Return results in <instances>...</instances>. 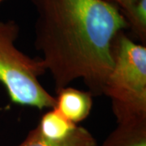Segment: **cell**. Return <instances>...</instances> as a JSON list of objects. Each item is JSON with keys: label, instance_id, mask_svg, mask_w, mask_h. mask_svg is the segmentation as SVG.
Returning a JSON list of instances; mask_svg holds the SVG:
<instances>
[{"label": "cell", "instance_id": "6da1fadb", "mask_svg": "<svg viewBox=\"0 0 146 146\" xmlns=\"http://www.w3.org/2000/svg\"><path fill=\"white\" fill-rule=\"evenodd\" d=\"M36 13L34 46L56 91L82 80L102 95L112 68V43L127 29L120 10L105 0H30Z\"/></svg>", "mask_w": 146, "mask_h": 146}, {"label": "cell", "instance_id": "7a4b0ae2", "mask_svg": "<svg viewBox=\"0 0 146 146\" xmlns=\"http://www.w3.org/2000/svg\"><path fill=\"white\" fill-rule=\"evenodd\" d=\"M112 60L102 95L110 100L117 123L146 119V46L119 32L112 43Z\"/></svg>", "mask_w": 146, "mask_h": 146}, {"label": "cell", "instance_id": "3957f363", "mask_svg": "<svg viewBox=\"0 0 146 146\" xmlns=\"http://www.w3.org/2000/svg\"><path fill=\"white\" fill-rule=\"evenodd\" d=\"M20 26L15 21H0V83L12 103L36 109H52L55 98L39 78L46 72L42 60L32 58L16 46Z\"/></svg>", "mask_w": 146, "mask_h": 146}, {"label": "cell", "instance_id": "277c9868", "mask_svg": "<svg viewBox=\"0 0 146 146\" xmlns=\"http://www.w3.org/2000/svg\"><path fill=\"white\" fill-rule=\"evenodd\" d=\"M56 93L54 108L66 119L77 124L89 117L94 104V96L90 92L66 86Z\"/></svg>", "mask_w": 146, "mask_h": 146}, {"label": "cell", "instance_id": "5b68a950", "mask_svg": "<svg viewBox=\"0 0 146 146\" xmlns=\"http://www.w3.org/2000/svg\"><path fill=\"white\" fill-rule=\"evenodd\" d=\"M117 124L102 146H146V119Z\"/></svg>", "mask_w": 146, "mask_h": 146}, {"label": "cell", "instance_id": "8992f818", "mask_svg": "<svg viewBox=\"0 0 146 146\" xmlns=\"http://www.w3.org/2000/svg\"><path fill=\"white\" fill-rule=\"evenodd\" d=\"M18 146H98V143L91 132L80 126H77L67 139L58 141L44 137L36 127L28 133Z\"/></svg>", "mask_w": 146, "mask_h": 146}, {"label": "cell", "instance_id": "52a82bcc", "mask_svg": "<svg viewBox=\"0 0 146 146\" xmlns=\"http://www.w3.org/2000/svg\"><path fill=\"white\" fill-rule=\"evenodd\" d=\"M77 124L66 119L54 108L42 115L36 126L42 136L51 141H63L72 134Z\"/></svg>", "mask_w": 146, "mask_h": 146}, {"label": "cell", "instance_id": "ba28073f", "mask_svg": "<svg viewBox=\"0 0 146 146\" xmlns=\"http://www.w3.org/2000/svg\"><path fill=\"white\" fill-rule=\"evenodd\" d=\"M125 19L127 28L141 42L146 43V0H138L127 10L121 12Z\"/></svg>", "mask_w": 146, "mask_h": 146}, {"label": "cell", "instance_id": "9c48e42d", "mask_svg": "<svg viewBox=\"0 0 146 146\" xmlns=\"http://www.w3.org/2000/svg\"><path fill=\"white\" fill-rule=\"evenodd\" d=\"M110 3L115 5L120 10L121 12L130 8L138 0H105Z\"/></svg>", "mask_w": 146, "mask_h": 146}, {"label": "cell", "instance_id": "30bf717a", "mask_svg": "<svg viewBox=\"0 0 146 146\" xmlns=\"http://www.w3.org/2000/svg\"><path fill=\"white\" fill-rule=\"evenodd\" d=\"M3 1H4V0H0V3H1L2 2H3Z\"/></svg>", "mask_w": 146, "mask_h": 146}]
</instances>
